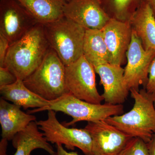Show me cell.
Listing matches in <instances>:
<instances>
[{"mask_svg": "<svg viewBox=\"0 0 155 155\" xmlns=\"http://www.w3.org/2000/svg\"><path fill=\"white\" fill-rule=\"evenodd\" d=\"M43 25L50 48L65 66L74 63L83 55L86 28L65 16Z\"/></svg>", "mask_w": 155, "mask_h": 155, "instance_id": "cell-3", "label": "cell"}, {"mask_svg": "<svg viewBox=\"0 0 155 155\" xmlns=\"http://www.w3.org/2000/svg\"><path fill=\"white\" fill-rule=\"evenodd\" d=\"M63 1H64V2H69L70 0H63Z\"/></svg>", "mask_w": 155, "mask_h": 155, "instance_id": "cell-29", "label": "cell"}, {"mask_svg": "<svg viewBox=\"0 0 155 155\" xmlns=\"http://www.w3.org/2000/svg\"><path fill=\"white\" fill-rule=\"evenodd\" d=\"M66 66L50 48L41 64L25 80L26 87L48 101L69 93L65 77Z\"/></svg>", "mask_w": 155, "mask_h": 155, "instance_id": "cell-4", "label": "cell"}, {"mask_svg": "<svg viewBox=\"0 0 155 155\" xmlns=\"http://www.w3.org/2000/svg\"><path fill=\"white\" fill-rule=\"evenodd\" d=\"M46 110L61 112L71 116L73 119L72 121L64 122V125L68 127L81 121H104L108 117L122 115L124 113V106L106 103L91 104L77 98L69 93L50 101L49 104L44 107L34 109L28 113L31 114Z\"/></svg>", "mask_w": 155, "mask_h": 155, "instance_id": "cell-5", "label": "cell"}, {"mask_svg": "<svg viewBox=\"0 0 155 155\" xmlns=\"http://www.w3.org/2000/svg\"><path fill=\"white\" fill-rule=\"evenodd\" d=\"M30 13L39 23L54 22L64 16L66 2L63 0H16Z\"/></svg>", "mask_w": 155, "mask_h": 155, "instance_id": "cell-18", "label": "cell"}, {"mask_svg": "<svg viewBox=\"0 0 155 155\" xmlns=\"http://www.w3.org/2000/svg\"><path fill=\"white\" fill-rule=\"evenodd\" d=\"M64 16L86 29H102L110 18L99 0H70L65 3Z\"/></svg>", "mask_w": 155, "mask_h": 155, "instance_id": "cell-11", "label": "cell"}, {"mask_svg": "<svg viewBox=\"0 0 155 155\" xmlns=\"http://www.w3.org/2000/svg\"><path fill=\"white\" fill-rule=\"evenodd\" d=\"M101 30L110 54V64L120 66L125 64L132 38V29L129 21L110 19Z\"/></svg>", "mask_w": 155, "mask_h": 155, "instance_id": "cell-12", "label": "cell"}, {"mask_svg": "<svg viewBox=\"0 0 155 155\" xmlns=\"http://www.w3.org/2000/svg\"><path fill=\"white\" fill-rule=\"evenodd\" d=\"M147 1L152 8L155 17V0H147Z\"/></svg>", "mask_w": 155, "mask_h": 155, "instance_id": "cell-28", "label": "cell"}, {"mask_svg": "<svg viewBox=\"0 0 155 155\" xmlns=\"http://www.w3.org/2000/svg\"><path fill=\"white\" fill-rule=\"evenodd\" d=\"M143 0H99L110 19L128 22Z\"/></svg>", "mask_w": 155, "mask_h": 155, "instance_id": "cell-20", "label": "cell"}, {"mask_svg": "<svg viewBox=\"0 0 155 155\" xmlns=\"http://www.w3.org/2000/svg\"><path fill=\"white\" fill-rule=\"evenodd\" d=\"M39 22L16 0H0V33L10 45L19 40Z\"/></svg>", "mask_w": 155, "mask_h": 155, "instance_id": "cell-8", "label": "cell"}, {"mask_svg": "<svg viewBox=\"0 0 155 155\" xmlns=\"http://www.w3.org/2000/svg\"><path fill=\"white\" fill-rule=\"evenodd\" d=\"M127 64L124 72V81L128 89L139 91L140 85L147 83L151 64L155 58V50H145L140 39L132 30V38L126 53Z\"/></svg>", "mask_w": 155, "mask_h": 155, "instance_id": "cell-9", "label": "cell"}, {"mask_svg": "<svg viewBox=\"0 0 155 155\" xmlns=\"http://www.w3.org/2000/svg\"><path fill=\"white\" fill-rule=\"evenodd\" d=\"M39 130L36 121H34L17 133L12 140V144L16 149L14 155H31L37 149L45 150L50 155H56L53 147Z\"/></svg>", "mask_w": 155, "mask_h": 155, "instance_id": "cell-16", "label": "cell"}, {"mask_svg": "<svg viewBox=\"0 0 155 155\" xmlns=\"http://www.w3.org/2000/svg\"><path fill=\"white\" fill-rule=\"evenodd\" d=\"M99 75L104 87L102 94L106 103L122 104L128 96L129 90L124 81L125 69L121 66L106 64L94 67Z\"/></svg>", "mask_w": 155, "mask_h": 155, "instance_id": "cell-13", "label": "cell"}, {"mask_svg": "<svg viewBox=\"0 0 155 155\" xmlns=\"http://www.w3.org/2000/svg\"><path fill=\"white\" fill-rule=\"evenodd\" d=\"M56 145H57L56 155H80L78 154L77 152H68L64 149L62 145L60 144Z\"/></svg>", "mask_w": 155, "mask_h": 155, "instance_id": "cell-26", "label": "cell"}, {"mask_svg": "<svg viewBox=\"0 0 155 155\" xmlns=\"http://www.w3.org/2000/svg\"><path fill=\"white\" fill-rule=\"evenodd\" d=\"M154 104H155V101H154Z\"/></svg>", "mask_w": 155, "mask_h": 155, "instance_id": "cell-30", "label": "cell"}, {"mask_svg": "<svg viewBox=\"0 0 155 155\" xmlns=\"http://www.w3.org/2000/svg\"><path fill=\"white\" fill-rule=\"evenodd\" d=\"M94 68L83 55L66 66L65 77L69 93L77 98L94 104L104 101L97 89Z\"/></svg>", "mask_w": 155, "mask_h": 155, "instance_id": "cell-7", "label": "cell"}, {"mask_svg": "<svg viewBox=\"0 0 155 155\" xmlns=\"http://www.w3.org/2000/svg\"><path fill=\"white\" fill-rule=\"evenodd\" d=\"M149 155H155V134L153 135L150 141L147 143Z\"/></svg>", "mask_w": 155, "mask_h": 155, "instance_id": "cell-25", "label": "cell"}, {"mask_svg": "<svg viewBox=\"0 0 155 155\" xmlns=\"http://www.w3.org/2000/svg\"><path fill=\"white\" fill-rule=\"evenodd\" d=\"M35 116L21 110L20 107L0 99V123L2 138L12 140L17 133L24 130L32 122L36 121Z\"/></svg>", "mask_w": 155, "mask_h": 155, "instance_id": "cell-14", "label": "cell"}, {"mask_svg": "<svg viewBox=\"0 0 155 155\" xmlns=\"http://www.w3.org/2000/svg\"><path fill=\"white\" fill-rule=\"evenodd\" d=\"M17 80V78L8 68L0 67V87L11 85Z\"/></svg>", "mask_w": 155, "mask_h": 155, "instance_id": "cell-22", "label": "cell"}, {"mask_svg": "<svg viewBox=\"0 0 155 155\" xmlns=\"http://www.w3.org/2000/svg\"><path fill=\"white\" fill-rule=\"evenodd\" d=\"M83 52L84 58L94 67L110 63V54L100 29H86Z\"/></svg>", "mask_w": 155, "mask_h": 155, "instance_id": "cell-19", "label": "cell"}, {"mask_svg": "<svg viewBox=\"0 0 155 155\" xmlns=\"http://www.w3.org/2000/svg\"><path fill=\"white\" fill-rule=\"evenodd\" d=\"M134 104L125 114L108 117L105 121L132 137L141 139L147 143L155 134V93L145 88L130 89Z\"/></svg>", "mask_w": 155, "mask_h": 155, "instance_id": "cell-2", "label": "cell"}, {"mask_svg": "<svg viewBox=\"0 0 155 155\" xmlns=\"http://www.w3.org/2000/svg\"><path fill=\"white\" fill-rule=\"evenodd\" d=\"M10 45L8 40L0 33V67H4L6 55Z\"/></svg>", "mask_w": 155, "mask_h": 155, "instance_id": "cell-24", "label": "cell"}, {"mask_svg": "<svg viewBox=\"0 0 155 155\" xmlns=\"http://www.w3.org/2000/svg\"><path fill=\"white\" fill-rule=\"evenodd\" d=\"M2 97L15 105L26 110L28 108L44 107L50 101L43 98L26 87L23 81L17 79L11 85L0 87Z\"/></svg>", "mask_w": 155, "mask_h": 155, "instance_id": "cell-17", "label": "cell"}, {"mask_svg": "<svg viewBox=\"0 0 155 155\" xmlns=\"http://www.w3.org/2000/svg\"><path fill=\"white\" fill-rule=\"evenodd\" d=\"M120 155H149L147 143L141 139L133 137Z\"/></svg>", "mask_w": 155, "mask_h": 155, "instance_id": "cell-21", "label": "cell"}, {"mask_svg": "<svg viewBox=\"0 0 155 155\" xmlns=\"http://www.w3.org/2000/svg\"><path fill=\"white\" fill-rule=\"evenodd\" d=\"M8 141L5 139L2 138L0 141V155H8L7 152Z\"/></svg>", "mask_w": 155, "mask_h": 155, "instance_id": "cell-27", "label": "cell"}, {"mask_svg": "<svg viewBox=\"0 0 155 155\" xmlns=\"http://www.w3.org/2000/svg\"><path fill=\"white\" fill-rule=\"evenodd\" d=\"M145 88L149 93H155V58L150 66L148 80Z\"/></svg>", "mask_w": 155, "mask_h": 155, "instance_id": "cell-23", "label": "cell"}, {"mask_svg": "<svg viewBox=\"0 0 155 155\" xmlns=\"http://www.w3.org/2000/svg\"><path fill=\"white\" fill-rule=\"evenodd\" d=\"M42 24L39 23L10 45L4 63L17 79L23 81L40 66L50 49Z\"/></svg>", "mask_w": 155, "mask_h": 155, "instance_id": "cell-1", "label": "cell"}, {"mask_svg": "<svg viewBox=\"0 0 155 155\" xmlns=\"http://www.w3.org/2000/svg\"><path fill=\"white\" fill-rule=\"evenodd\" d=\"M129 22L144 49L155 50V17L147 0L142 1Z\"/></svg>", "mask_w": 155, "mask_h": 155, "instance_id": "cell-15", "label": "cell"}, {"mask_svg": "<svg viewBox=\"0 0 155 155\" xmlns=\"http://www.w3.org/2000/svg\"><path fill=\"white\" fill-rule=\"evenodd\" d=\"M36 122L49 142L64 145L67 149L72 150L78 148L85 155H93L92 140L88 131L84 128H68L61 124L57 119L55 111H48L47 119Z\"/></svg>", "mask_w": 155, "mask_h": 155, "instance_id": "cell-6", "label": "cell"}, {"mask_svg": "<svg viewBox=\"0 0 155 155\" xmlns=\"http://www.w3.org/2000/svg\"><path fill=\"white\" fill-rule=\"evenodd\" d=\"M84 128L91 137L93 155H120L133 138L105 120L88 122Z\"/></svg>", "mask_w": 155, "mask_h": 155, "instance_id": "cell-10", "label": "cell"}]
</instances>
